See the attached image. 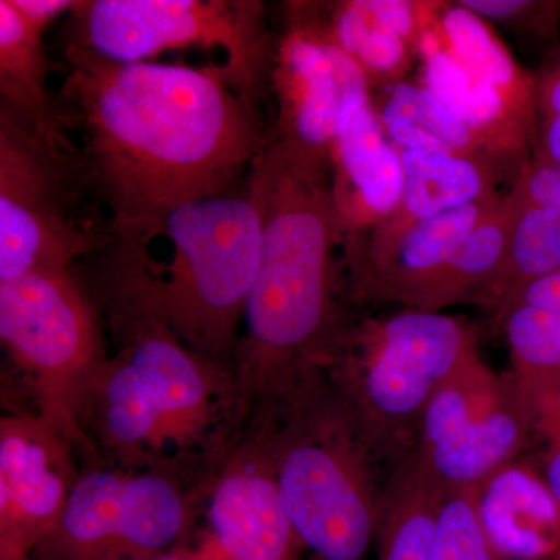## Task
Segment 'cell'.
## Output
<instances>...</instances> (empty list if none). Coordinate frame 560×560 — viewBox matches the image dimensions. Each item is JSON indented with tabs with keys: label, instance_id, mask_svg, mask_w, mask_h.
I'll use <instances>...</instances> for the list:
<instances>
[{
	"label": "cell",
	"instance_id": "obj_1",
	"mask_svg": "<svg viewBox=\"0 0 560 560\" xmlns=\"http://www.w3.org/2000/svg\"><path fill=\"white\" fill-rule=\"evenodd\" d=\"M58 91L114 242L149 243L186 202L237 189L275 139L223 62H114L65 46Z\"/></svg>",
	"mask_w": 560,
	"mask_h": 560
},
{
	"label": "cell",
	"instance_id": "obj_2",
	"mask_svg": "<svg viewBox=\"0 0 560 560\" xmlns=\"http://www.w3.org/2000/svg\"><path fill=\"white\" fill-rule=\"evenodd\" d=\"M79 411L95 464L173 478L202 495L253 416L237 372L156 324L109 331Z\"/></svg>",
	"mask_w": 560,
	"mask_h": 560
},
{
	"label": "cell",
	"instance_id": "obj_3",
	"mask_svg": "<svg viewBox=\"0 0 560 560\" xmlns=\"http://www.w3.org/2000/svg\"><path fill=\"white\" fill-rule=\"evenodd\" d=\"M331 171L278 139L254 161L246 184L259 208V271L250 290L235 372L254 404L318 368L349 318Z\"/></svg>",
	"mask_w": 560,
	"mask_h": 560
},
{
	"label": "cell",
	"instance_id": "obj_4",
	"mask_svg": "<svg viewBox=\"0 0 560 560\" xmlns=\"http://www.w3.org/2000/svg\"><path fill=\"white\" fill-rule=\"evenodd\" d=\"M156 237L168 242V259L140 243L113 242L86 259L88 270L75 268L106 331L156 324L235 371L261 250L248 184L172 210Z\"/></svg>",
	"mask_w": 560,
	"mask_h": 560
},
{
	"label": "cell",
	"instance_id": "obj_5",
	"mask_svg": "<svg viewBox=\"0 0 560 560\" xmlns=\"http://www.w3.org/2000/svg\"><path fill=\"white\" fill-rule=\"evenodd\" d=\"M256 407L267 423L280 499L305 550L319 560L363 559L388 482L378 469L388 459L355 412L318 368Z\"/></svg>",
	"mask_w": 560,
	"mask_h": 560
},
{
	"label": "cell",
	"instance_id": "obj_6",
	"mask_svg": "<svg viewBox=\"0 0 560 560\" xmlns=\"http://www.w3.org/2000/svg\"><path fill=\"white\" fill-rule=\"evenodd\" d=\"M477 350L466 319L400 308L346 319L318 370L396 467L415 452L431 397Z\"/></svg>",
	"mask_w": 560,
	"mask_h": 560
},
{
	"label": "cell",
	"instance_id": "obj_7",
	"mask_svg": "<svg viewBox=\"0 0 560 560\" xmlns=\"http://www.w3.org/2000/svg\"><path fill=\"white\" fill-rule=\"evenodd\" d=\"M105 323L73 270H36L0 282L5 411L28 412L62 431L94 464L79 411L108 359Z\"/></svg>",
	"mask_w": 560,
	"mask_h": 560
},
{
	"label": "cell",
	"instance_id": "obj_8",
	"mask_svg": "<svg viewBox=\"0 0 560 560\" xmlns=\"http://www.w3.org/2000/svg\"><path fill=\"white\" fill-rule=\"evenodd\" d=\"M114 242L66 130H39L0 109V282L73 270Z\"/></svg>",
	"mask_w": 560,
	"mask_h": 560
},
{
	"label": "cell",
	"instance_id": "obj_9",
	"mask_svg": "<svg viewBox=\"0 0 560 560\" xmlns=\"http://www.w3.org/2000/svg\"><path fill=\"white\" fill-rule=\"evenodd\" d=\"M65 46L103 60L147 62L168 50H221L242 94L268 95L275 32L260 0H77Z\"/></svg>",
	"mask_w": 560,
	"mask_h": 560
},
{
	"label": "cell",
	"instance_id": "obj_10",
	"mask_svg": "<svg viewBox=\"0 0 560 560\" xmlns=\"http://www.w3.org/2000/svg\"><path fill=\"white\" fill-rule=\"evenodd\" d=\"M205 495L173 478L81 466L60 521L31 560H151L178 550Z\"/></svg>",
	"mask_w": 560,
	"mask_h": 560
},
{
	"label": "cell",
	"instance_id": "obj_11",
	"mask_svg": "<svg viewBox=\"0 0 560 560\" xmlns=\"http://www.w3.org/2000/svg\"><path fill=\"white\" fill-rule=\"evenodd\" d=\"M279 20L268 83L275 139L308 164L331 171L346 117L372 101L370 83L334 38L329 2H282Z\"/></svg>",
	"mask_w": 560,
	"mask_h": 560
},
{
	"label": "cell",
	"instance_id": "obj_12",
	"mask_svg": "<svg viewBox=\"0 0 560 560\" xmlns=\"http://www.w3.org/2000/svg\"><path fill=\"white\" fill-rule=\"evenodd\" d=\"M529 442L514 377L497 374L477 350L431 397L412 455L445 489H469L517 460Z\"/></svg>",
	"mask_w": 560,
	"mask_h": 560
},
{
	"label": "cell",
	"instance_id": "obj_13",
	"mask_svg": "<svg viewBox=\"0 0 560 560\" xmlns=\"http://www.w3.org/2000/svg\"><path fill=\"white\" fill-rule=\"evenodd\" d=\"M79 448L28 412L0 419V559H28L60 521L79 480Z\"/></svg>",
	"mask_w": 560,
	"mask_h": 560
},
{
	"label": "cell",
	"instance_id": "obj_14",
	"mask_svg": "<svg viewBox=\"0 0 560 560\" xmlns=\"http://www.w3.org/2000/svg\"><path fill=\"white\" fill-rule=\"evenodd\" d=\"M210 534L226 560H300L305 550L282 499L267 423L254 407L237 447L202 500Z\"/></svg>",
	"mask_w": 560,
	"mask_h": 560
},
{
	"label": "cell",
	"instance_id": "obj_15",
	"mask_svg": "<svg viewBox=\"0 0 560 560\" xmlns=\"http://www.w3.org/2000/svg\"><path fill=\"white\" fill-rule=\"evenodd\" d=\"M404 164L374 103L350 110L331 156V201L341 238L342 268L359 256L368 237L396 208Z\"/></svg>",
	"mask_w": 560,
	"mask_h": 560
},
{
	"label": "cell",
	"instance_id": "obj_16",
	"mask_svg": "<svg viewBox=\"0 0 560 560\" xmlns=\"http://www.w3.org/2000/svg\"><path fill=\"white\" fill-rule=\"evenodd\" d=\"M397 150L405 173L399 201L371 232L359 256L342 268L345 287L385 264L412 228L460 206L488 200L512 184L506 172L489 162Z\"/></svg>",
	"mask_w": 560,
	"mask_h": 560
},
{
	"label": "cell",
	"instance_id": "obj_17",
	"mask_svg": "<svg viewBox=\"0 0 560 560\" xmlns=\"http://www.w3.org/2000/svg\"><path fill=\"white\" fill-rule=\"evenodd\" d=\"M493 197L448 210L412 228L385 264L346 283V298L359 304L383 302L427 312L431 294Z\"/></svg>",
	"mask_w": 560,
	"mask_h": 560
},
{
	"label": "cell",
	"instance_id": "obj_18",
	"mask_svg": "<svg viewBox=\"0 0 560 560\" xmlns=\"http://www.w3.org/2000/svg\"><path fill=\"white\" fill-rule=\"evenodd\" d=\"M482 529L503 560H544L560 550V503L539 470L514 463L475 486Z\"/></svg>",
	"mask_w": 560,
	"mask_h": 560
},
{
	"label": "cell",
	"instance_id": "obj_19",
	"mask_svg": "<svg viewBox=\"0 0 560 560\" xmlns=\"http://www.w3.org/2000/svg\"><path fill=\"white\" fill-rule=\"evenodd\" d=\"M419 60L422 62L420 84L463 120L517 178L530 162L536 132L533 125L495 88L456 61L441 46L431 27L420 43Z\"/></svg>",
	"mask_w": 560,
	"mask_h": 560
},
{
	"label": "cell",
	"instance_id": "obj_20",
	"mask_svg": "<svg viewBox=\"0 0 560 560\" xmlns=\"http://www.w3.org/2000/svg\"><path fill=\"white\" fill-rule=\"evenodd\" d=\"M43 28L21 16L11 0H0V109L39 130H65L58 92L49 86L55 70Z\"/></svg>",
	"mask_w": 560,
	"mask_h": 560
},
{
	"label": "cell",
	"instance_id": "obj_21",
	"mask_svg": "<svg viewBox=\"0 0 560 560\" xmlns=\"http://www.w3.org/2000/svg\"><path fill=\"white\" fill-rule=\"evenodd\" d=\"M434 36L469 72L495 88L504 101L536 131L534 72L523 69L492 25L459 2H442L433 25ZM536 135V132H534Z\"/></svg>",
	"mask_w": 560,
	"mask_h": 560
},
{
	"label": "cell",
	"instance_id": "obj_22",
	"mask_svg": "<svg viewBox=\"0 0 560 560\" xmlns=\"http://www.w3.org/2000/svg\"><path fill=\"white\" fill-rule=\"evenodd\" d=\"M448 492L412 453L401 459L382 497L377 560H433L438 514Z\"/></svg>",
	"mask_w": 560,
	"mask_h": 560
},
{
	"label": "cell",
	"instance_id": "obj_23",
	"mask_svg": "<svg viewBox=\"0 0 560 560\" xmlns=\"http://www.w3.org/2000/svg\"><path fill=\"white\" fill-rule=\"evenodd\" d=\"M377 114L386 138L396 149L489 162L506 172L512 183L515 180L514 173L497 160L489 147L420 83L404 81L389 88Z\"/></svg>",
	"mask_w": 560,
	"mask_h": 560
},
{
	"label": "cell",
	"instance_id": "obj_24",
	"mask_svg": "<svg viewBox=\"0 0 560 560\" xmlns=\"http://www.w3.org/2000/svg\"><path fill=\"white\" fill-rule=\"evenodd\" d=\"M329 21L334 38L363 70L371 90L407 81L419 50L378 16L372 0L329 2Z\"/></svg>",
	"mask_w": 560,
	"mask_h": 560
},
{
	"label": "cell",
	"instance_id": "obj_25",
	"mask_svg": "<svg viewBox=\"0 0 560 560\" xmlns=\"http://www.w3.org/2000/svg\"><path fill=\"white\" fill-rule=\"evenodd\" d=\"M511 187V186H510ZM517 198V215L506 268L497 290L493 316L534 280L560 271V215L551 210L525 205Z\"/></svg>",
	"mask_w": 560,
	"mask_h": 560
},
{
	"label": "cell",
	"instance_id": "obj_26",
	"mask_svg": "<svg viewBox=\"0 0 560 560\" xmlns=\"http://www.w3.org/2000/svg\"><path fill=\"white\" fill-rule=\"evenodd\" d=\"M495 319L506 337L512 371L560 374V313L514 304Z\"/></svg>",
	"mask_w": 560,
	"mask_h": 560
},
{
	"label": "cell",
	"instance_id": "obj_27",
	"mask_svg": "<svg viewBox=\"0 0 560 560\" xmlns=\"http://www.w3.org/2000/svg\"><path fill=\"white\" fill-rule=\"evenodd\" d=\"M511 374L528 419L530 441L540 445L539 474L560 503V374Z\"/></svg>",
	"mask_w": 560,
	"mask_h": 560
},
{
	"label": "cell",
	"instance_id": "obj_28",
	"mask_svg": "<svg viewBox=\"0 0 560 560\" xmlns=\"http://www.w3.org/2000/svg\"><path fill=\"white\" fill-rule=\"evenodd\" d=\"M433 560H503L482 529L474 488L451 490L442 501Z\"/></svg>",
	"mask_w": 560,
	"mask_h": 560
},
{
	"label": "cell",
	"instance_id": "obj_29",
	"mask_svg": "<svg viewBox=\"0 0 560 560\" xmlns=\"http://www.w3.org/2000/svg\"><path fill=\"white\" fill-rule=\"evenodd\" d=\"M490 25L537 40L560 39V0H460Z\"/></svg>",
	"mask_w": 560,
	"mask_h": 560
},
{
	"label": "cell",
	"instance_id": "obj_30",
	"mask_svg": "<svg viewBox=\"0 0 560 560\" xmlns=\"http://www.w3.org/2000/svg\"><path fill=\"white\" fill-rule=\"evenodd\" d=\"M536 83V135L530 164L560 165V39L540 68Z\"/></svg>",
	"mask_w": 560,
	"mask_h": 560
},
{
	"label": "cell",
	"instance_id": "obj_31",
	"mask_svg": "<svg viewBox=\"0 0 560 560\" xmlns=\"http://www.w3.org/2000/svg\"><path fill=\"white\" fill-rule=\"evenodd\" d=\"M525 205L560 215V165L529 164L511 184Z\"/></svg>",
	"mask_w": 560,
	"mask_h": 560
},
{
	"label": "cell",
	"instance_id": "obj_32",
	"mask_svg": "<svg viewBox=\"0 0 560 560\" xmlns=\"http://www.w3.org/2000/svg\"><path fill=\"white\" fill-rule=\"evenodd\" d=\"M514 304L530 305V307L545 308V311L560 313V271L551 272V275L544 276V278L534 280V282L523 287V289L508 302L503 311H506L510 305Z\"/></svg>",
	"mask_w": 560,
	"mask_h": 560
},
{
	"label": "cell",
	"instance_id": "obj_33",
	"mask_svg": "<svg viewBox=\"0 0 560 560\" xmlns=\"http://www.w3.org/2000/svg\"><path fill=\"white\" fill-rule=\"evenodd\" d=\"M11 3L25 21L43 31L75 7L73 0H11Z\"/></svg>",
	"mask_w": 560,
	"mask_h": 560
},
{
	"label": "cell",
	"instance_id": "obj_34",
	"mask_svg": "<svg viewBox=\"0 0 560 560\" xmlns=\"http://www.w3.org/2000/svg\"><path fill=\"white\" fill-rule=\"evenodd\" d=\"M151 560H201V558L194 555V552L187 551L186 548H178V550L167 552V555Z\"/></svg>",
	"mask_w": 560,
	"mask_h": 560
},
{
	"label": "cell",
	"instance_id": "obj_35",
	"mask_svg": "<svg viewBox=\"0 0 560 560\" xmlns=\"http://www.w3.org/2000/svg\"><path fill=\"white\" fill-rule=\"evenodd\" d=\"M552 560H560V550H559L558 555H556L555 558H552Z\"/></svg>",
	"mask_w": 560,
	"mask_h": 560
},
{
	"label": "cell",
	"instance_id": "obj_36",
	"mask_svg": "<svg viewBox=\"0 0 560 560\" xmlns=\"http://www.w3.org/2000/svg\"><path fill=\"white\" fill-rule=\"evenodd\" d=\"M0 560H31V559H0Z\"/></svg>",
	"mask_w": 560,
	"mask_h": 560
}]
</instances>
